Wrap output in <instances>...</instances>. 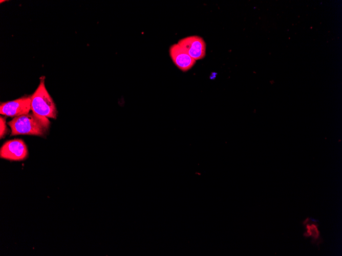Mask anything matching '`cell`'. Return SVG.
I'll list each match as a JSON object with an SVG mask.
<instances>
[{
  "instance_id": "cell-7",
  "label": "cell",
  "mask_w": 342,
  "mask_h": 256,
  "mask_svg": "<svg viewBox=\"0 0 342 256\" xmlns=\"http://www.w3.org/2000/svg\"><path fill=\"white\" fill-rule=\"evenodd\" d=\"M306 236H311L314 239H317L319 235L317 227L314 224H308L306 225Z\"/></svg>"
},
{
  "instance_id": "cell-2",
  "label": "cell",
  "mask_w": 342,
  "mask_h": 256,
  "mask_svg": "<svg viewBox=\"0 0 342 256\" xmlns=\"http://www.w3.org/2000/svg\"><path fill=\"white\" fill-rule=\"evenodd\" d=\"M31 109L41 117L56 119L57 111L55 104L47 90L42 79L37 88L31 96Z\"/></svg>"
},
{
  "instance_id": "cell-3",
  "label": "cell",
  "mask_w": 342,
  "mask_h": 256,
  "mask_svg": "<svg viewBox=\"0 0 342 256\" xmlns=\"http://www.w3.org/2000/svg\"><path fill=\"white\" fill-rule=\"evenodd\" d=\"M28 151L24 142L20 139H14L5 142L0 150V156L12 161H20L28 156Z\"/></svg>"
},
{
  "instance_id": "cell-1",
  "label": "cell",
  "mask_w": 342,
  "mask_h": 256,
  "mask_svg": "<svg viewBox=\"0 0 342 256\" xmlns=\"http://www.w3.org/2000/svg\"><path fill=\"white\" fill-rule=\"evenodd\" d=\"M50 124L48 118L33 112L14 117L8 123L11 129L12 136L26 134L44 136L48 132Z\"/></svg>"
},
{
  "instance_id": "cell-6",
  "label": "cell",
  "mask_w": 342,
  "mask_h": 256,
  "mask_svg": "<svg viewBox=\"0 0 342 256\" xmlns=\"http://www.w3.org/2000/svg\"><path fill=\"white\" fill-rule=\"evenodd\" d=\"M169 52L174 63L183 72H186L190 69L196 63V60L191 58L178 43L171 45Z\"/></svg>"
},
{
  "instance_id": "cell-4",
  "label": "cell",
  "mask_w": 342,
  "mask_h": 256,
  "mask_svg": "<svg viewBox=\"0 0 342 256\" xmlns=\"http://www.w3.org/2000/svg\"><path fill=\"white\" fill-rule=\"evenodd\" d=\"M31 96H25L18 99L1 103V114L9 117H19L28 114L31 109Z\"/></svg>"
},
{
  "instance_id": "cell-8",
  "label": "cell",
  "mask_w": 342,
  "mask_h": 256,
  "mask_svg": "<svg viewBox=\"0 0 342 256\" xmlns=\"http://www.w3.org/2000/svg\"><path fill=\"white\" fill-rule=\"evenodd\" d=\"M0 126H1L0 136H1V138H2L3 137H4L5 134L7 133V128L6 124L5 119L2 116H1L0 117Z\"/></svg>"
},
{
  "instance_id": "cell-5",
  "label": "cell",
  "mask_w": 342,
  "mask_h": 256,
  "mask_svg": "<svg viewBox=\"0 0 342 256\" xmlns=\"http://www.w3.org/2000/svg\"><path fill=\"white\" fill-rule=\"evenodd\" d=\"M177 43L196 61L205 56L206 44L203 38L199 36H188L181 39Z\"/></svg>"
}]
</instances>
